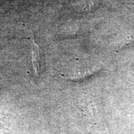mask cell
I'll list each match as a JSON object with an SVG mask.
<instances>
[{"mask_svg": "<svg viewBox=\"0 0 134 134\" xmlns=\"http://www.w3.org/2000/svg\"><path fill=\"white\" fill-rule=\"evenodd\" d=\"M32 62L34 66V68L35 69V71L37 73V71L40 68L39 62H40V57L39 52H38V47L36 46L35 43L32 45Z\"/></svg>", "mask_w": 134, "mask_h": 134, "instance_id": "6da1fadb", "label": "cell"}]
</instances>
